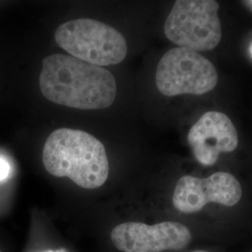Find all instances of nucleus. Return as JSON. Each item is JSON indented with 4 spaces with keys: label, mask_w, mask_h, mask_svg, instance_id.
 I'll list each match as a JSON object with an SVG mask.
<instances>
[{
    "label": "nucleus",
    "mask_w": 252,
    "mask_h": 252,
    "mask_svg": "<svg viewBox=\"0 0 252 252\" xmlns=\"http://www.w3.org/2000/svg\"><path fill=\"white\" fill-rule=\"evenodd\" d=\"M0 252H1V251H0Z\"/></svg>",
    "instance_id": "12"
},
{
    "label": "nucleus",
    "mask_w": 252,
    "mask_h": 252,
    "mask_svg": "<svg viewBox=\"0 0 252 252\" xmlns=\"http://www.w3.org/2000/svg\"><path fill=\"white\" fill-rule=\"evenodd\" d=\"M188 143L196 161L205 166L216 163L220 153H232L238 146V134L226 114L207 111L189 129Z\"/></svg>",
    "instance_id": "8"
},
{
    "label": "nucleus",
    "mask_w": 252,
    "mask_h": 252,
    "mask_svg": "<svg viewBox=\"0 0 252 252\" xmlns=\"http://www.w3.org/2000/svg\"><path fill=\"white\" fill-rule=\"evenodd\" d=\"M54 38L69 55L101 67L120 63L127 55L125 36L114 27L94 19L68 21L58 27Z\"/></svg>",
    "instance_id": "3"
},
{
    "label": "nucleus",
    "mask_w": 252,
    "mask_h": 252,
    "mask_svg": "<svg viewBox=\"0 0 252 252\" xmlns=\"http://www.w3.org/2000/svg\"><path fill=\"white\" fill-rule=\"evenodd\" d=\"M110 238L121 252H162L186 248L191 240V234L186 226L176 221L154 225L128 221L112 229Z\"/></svg>",
    "instance_id": "7"
},
{
    "label": "nucleus",
    "mask_w": 252,
    "mask_h": 252,
    "mask_svg": "<svg viewBox=\"0 0 252 252\" xmlns=\"http://www.w3.org/2000/svg\"><path fill=\"white\" fill-rule=\"evenodd\" d=\"M155 82L165 96L202 95L218 83L216 67L206 57L186 48H174L162 55L156 68Z\"/></svg>",
    "instance_id": "5"
},
{
    "label": "nucleus",
    "mask_w": 252,
    "mask_h": 252,
    "mask_svg": "<svg viewBox=\"0 0 252 252\" xmlns=\"http://www.w3.org/2000/svg\"><path fill=\"white\" fill-rule=\"evenodd\" d=\"M39 88L46 99L79 109H103L116 98L113 74L71 55L54 54L42 60Z\"/></svg>",
    "instance_id": "1"
},
{
    "label": "nucleus",
    "mask_w": 252,
    "mask_h": 252,
    "mask_svg": "<svg viewBox=\"0 0 252 252\" xmlns=\"http://www.w3.org/2000/svg\"><path fill=\"white\" fill-rule=\"evenodd\" d=\"M9 171L10 168L9 163L0 159V180H5L9 176Z\"/></svg>",
    "instance_id": "9"
},
{
    "label": "nucleus",
    "mask_w": 252,
    "mask_h": 252,
    "mask_svg": "<svg viewBox=\"0 0 252 252\" xmlns=\"http://www.w3.org/2000/svg\"><path fill=\"white\" fill-rule=\"evenodd\" d=\"M244 4H245L248 8H250V9L252 10V1H245Z\"/></svg>",
    "instance_id": "10"
},
{
    "label": "nucleus",
    "mask_w": 252,
    "mask_h": 252,
    "mask_svg": "<svg viewBox=\"0 0 252 252\" xmlns=\"http://www.w3.org/2000/svg\"><path fill=\"white\" fill-rule=\"evenodd\" d=\"M205 252V251H194V252Z\"/></svg>",
    "instance_id": "11"
},
{
    "label": "nucleus",
    "mask_w": 252,
    "mask_h": 252,
    "mask_svg": "<svg viewBox=\"0 0 252 252\" xmlns=\"http://www.w3.org/2000/svg\"><path fill=\"white\" fill-rule=\"evenodd\" d=\"M42 162L51 175L68 178L83 189H97L108 180L106 149L85 131L69 128L54 131L43 147Z\"/></svg>",
    "instance_id": "2"
},
{
    "label": "nucleus",
    "mask_w": 252,
    "mask_h": 252,
    "mask_svg": "<svg viewBox=\"0 0 252 252\" xmlns=\"http://www.w3.org/2000/svg\"><path fill=\"white\" fill-rule=\"evenodd\" d=\"M242 197V187L232 174L217 172L206 179L183 176L178 180L172 202L185 214L196 213L208 203L234 207Z\"/></svg>",
    "instance_id": "6"
},
{
    "label": "nucleus",
    "mask_w": 252,
    "mask_h": 252,
    "mask_svg": "<svg viewBox=\"0 0 252 252\" xmlns=\"http://www.w3.org/2000/svg\"><path fill=\"white\" fill-rule=\"evenodd\" d=\"M219 9L214 0L176 1L165 21L164 34L180 48L197 53L215 49L222 36Z\"/></svg>",
    "instance_id": "4"
}]
</instances>
